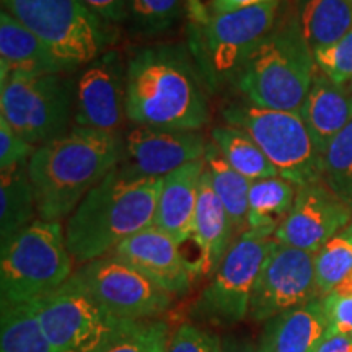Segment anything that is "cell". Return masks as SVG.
<instances>
[{"label": "cell", "instance_id": "1", "mask_svg": "<svg viewBox=\"0 0 352 352\" xmlns=\"http://www.w3.org/2000/svg\"><path fill=\"white\" fill-rule=\"evenodd\" d=\"M126 113L135 126L201 131L209 124L206 87L183 44H148L127 57Z\"/></svg>", "mask_w": 352, "mask_h": 352}, {"label": "cell", "instance_id": "2", "mask_svg": "<svg viewBox=\"0 0 352 352\" xmlns=\"http://www.w3.org/2000/svg\"><path fill=\"white\" fill-rule=\"evenodd\" d=\"M124 132L80 126L39 145L28 162L38 217L46 222L70 217L83 197L124 160Z\"/></svg>", "mask_w": 352, "mask_h": 352}, {"label": "cell", "instance_id": "3", "mask_svg": "<svg viewBox=\"0 0 352 352\" xmlns=\"http://www.w3.org/2000/svg\"><path fill=\"white\" fill-rule=\"evenodd\" d=\"M162 178H145L124 162L83 197L65 226L74 261L108 256L118 245L153 226Z\"/></svg>", "mask_w": 352, "mask_h": 352}, {"label": "cell", "instance_id": "4", "mask_svg": "<svg viewBox=\"0 0 352 352\" xmlns=\"http://www.w3.org/2000/svg\"><path fill=\"white\" fill-rule=\"evenodd\" d=\"M316 72L314 51L294 16L274 28L250 52L235 72L236 88L261 108L300 114Z\"/></svg>", "mask_w": 352, "mask_h": 352}, {"label": "cell", "instance_id": "5", "mask_svg": "<svg viewBox=\"0 0 352 352\" xmlns=\"http://www.w3.org/2000/svg\"><path fill=\"white\" fill-rule=\"evenodd\" d=\"M2 10L36 34L67 74L113 50L118 38L114 25L85 0H2Z\"/></svg>", "mask_w": 352, "mask_h": 352}, {"label": "cell", "instance_id": "6", "mask_svg": "<svg viewBox=\"0 0 352 352\" xmlns=\"http://www.w3.org/2000/svg\"><path fill=\"white\" fill-rule=\"evenodd\" d=\"M65 228L60 222L34 220L2 243L0 307H16L41 300L72 276Z\"/></svg>", "mask_w": 352, "mask_h": 352}, {"label": "cell", "instance_id": "7", "mask_svg": "<svg viewBox=\"0 0 352 352\" xmlns=\"http://www.w3.org/2000/svg\"><path fill=\"white\" fill-rule=\"evenodd\" d=\"M227 124L252 138L276 166L280 178L297 188L321 179V157L302 116L250 103H233L223 109Z\"/></svg>", "mask_w": 352, "mask_h": 352}, {"label": "cell", "instance_id": "8", "mask_svg": "<svg viewBox=\"0 0 352 352\" xmlns=\"http://www.w3.org/2000/svg\"><path fill=\"white\" fill-rule=\"evenodd\" d=\"M0 118L34 147L70 131L74 80L65 74L12 76L0 85Z\"/></svg>", "mask_w": 352, "mask_h": 352}, {"label": "cell", "instance_id": "9", "mask_svg": "<svg viewBox=\"0 0 352 352\" xmlns=\"http://www.w3.org/2000/svg\"><path fill=\"white\" fill-rule=\"evenodd\" d=\"M274 246V239L253 232L240 235L201 292L191 315L217 327H232L245 320L250 315L254 284Z\"/></svg>", "mask_w": 352, "mask_h": 352}, {"label": "cell", "instance_id": "10", "mask_svg": "<svg viewBox=\"0 0 352 352\" xmlns=\"http://www.w3.org/2000/svg\"><path fill=\"white\" fill-rule=\"evenodd\" d=\"M33 303L56 352H95L122 321L104 311L76 272L59 289Z\"/></svg>", "mask_w": 352, "mask_h": 352}, {"label": "cell", "instance_id": "11", "mask_svg": "<svg viewBox=\"0 0 352 352\" xmlns=\"http://www.w3.org/2000/svg\"><path fill=\"white\" fill-rule=\"evenodd\" d=\"M76 274L104 311L118 320H155L171 305L173 296L113 254L83 264Z\"/></svg>", "mask_w": 352, "mask_h": 352}, {"label": "cell", "instance_id": "12", "mask_svg": "<svg viewBox=\"0 0 352 352\" xmlns=\"http://www.w3.org/2000/svg\"><path fill=\"white\" fill-rule=\"evenodd\" d=\"M320 297L315 274V253L276 241L254 284L250 316L267 321Z\"/></svg>", "mask_w": 352, "mask_h": 352}, {"label": "cell", "instance_id": "13", "mask_svg": "<svg viewBox=\"0 0 352 352\" xmlns=\"http://www.w3.org/2000/svg\"><path fill=\"white\" fill-rule=\"evenodd\" d=\"M127 60L109 50L80 69L74 80V126L121 132L126 113Z\"/></svg>", "mask_w": 352, "mask_h": 352}, {"label": "cell", "instance_id": "14", "mask_svg": "<svg viewBox=\"0 0 352 352\" xmlns=\"http://www.w3.org/2000/svg\"><path fill=\"white\" fill-rule=\"evenodd\" d=\"M279 0L245 10L214 13L204 26V50L215 74L235 76L254 46L274 28Z\"/></svg>", "mask_w": 352, "mask_h": 352}, {"label": "cell", "instance_id": "15", "mask_svg": "<svg viewBox=\"0 0 352 352\" xmlns=\"http://www.w3.org/2000/svg\"><path fill=\"white\" fill-rule=\"evenodd\" d=\"M351 222L352 209L320 179L297 189L292 209L272 239L303 252L316 253Z\"/></svg>", "mask_w": 352, "mask_h": 352}, {"label": "cell", "instance_id": "16", "mask_svg": "<svg viewBox=\"0 0 352 352\" xmlns=\"http://www.w3.org/2000/svg\"><path fill=\"white\" fill-rule=\"evenodd\" d=\"M124 164L145 178H165L171 171L204 158L208 142L199 131L132 126L124 132Z\"/></svg>", "mask_w": 352, "mask_h": 352}, {"label": "cell", "instance_id": "17", "mask_svg": "<svg viewBox=\"0 0 352 352\" xmlns=\"http://www.w3.org/2000/svg\"><path fill=\"white\" fill-rule=\"evenodd\" d=\"M113 256L129 263L170 296H183L197 276L182 245L155 227H147L114 248Z\"/></svg>", "mask_w": 352, "mask_h": 352}, {"label": "cell", "instance_id": "18", "mask_svg": "<svg viewBox=\"0 0 352 352\" xmlns=\"http://www.w3.org/2000/svg\"><path fill=\"white\" fill-rule=\"evenodd\" d=\"M204 170L206 160L201 158L162 178L153 227L165 232L179 245L191 240L199 182Z\"/></svg>", "mask_w": 352, "mask_h": 352}, {"label": "cell", "instance_id": "19", "mask_svg": "<svg viewBox=\"0 0 352 352\" xmlns=\"http://www.w3.org/2000/svg\"><path fill=\"white\" fill-rule=\"evenodd\" d=\"M233 236L235 233L232 222L226 208L215 195L206 166L199 182V195L191 233V241L197 248V259L195 261L197 276H214L233 243Z\"/></svg>", "mask_w": 352, "mask_h": 352}, {"label": "cell", "instance_id": "20", "mask_svg": "<svg viewBox=\"0 0 352 352\" xmlns=\"http://www.w3.org/2000/svg\"><path fill=\"white\" fill-rule=\"evenodd\" d=\"M300 116L321 157L331 140L352 121V85H338L316 70Z\"/></svg>", "mask_w": 352, "mask_h": 352}, {"label": "cell", "instance_id": "21", "mask_svg": "<svg viewBox=\"0 0 352 352\" xmlns=\"http://www.w3.org/2000/svg\"><path fill=\"white\" fill-rule=\"evenodd\" d=\"M67 74L57 57L33 32L0 12V85L12 76Z\"/></svg>", "mask_w": 352, "mask_h": 352}, {"label": "cell", "instance_id": "22", "mask_svg": "<svg viewBox=\"0 0 352 352\" xmlns=\"http://www.w3.org/2000/svg\"><path fill=\"white\" fill-rule=\"evenodd\" d=\"M328 321L321 298L266 321L259 352H315L327 336Z\"/></svg>", "mask_w": 352, "mask_h": 352}, {"label": "cell", "instance_id": "23", "mask_svg": "<svg viewBox=\"0 0 352 352\" xmlns=\"http://www.w3.org/2000/svg\"><path fill=\"white\" fill-rule=\"evenodd\" d=\"M298 28L311 51L331 46L352 30L351 0H297L294 12Z\"/></svg>", "mask_w": 352, "mask_h": 352}, {"label": "cell", "instance_id": "24", "mask_svg": "<svg viewBox=\"0 0 352 352\" xmlns=\"http://www.w3.org/2000/svg\"><path fill=\"white\" fill-rule=\"evenodd\" d=\"M297 186L280 176L254 179L248 196V227L246 232L272 239L287 217L297 196Z\"/></svg>", "mask_w": 352, "mask_h": 352}, {"label": "cell", "instance_id": "25", "mask_svg": "<svg viewBox=\"0 0 352 352\" xmlns=\"http://www.w3.org/2000/svg\"><path fill=\"white\" fill-rule=\"evenodd\" d=\"M38 215L28 164L0 170V241L6 243L33 223Z\"/></svg>", "mask_w": 352, "mask_h": 352}, {"label": "cell", "instance_id": "26", "mask_svg": "<svg viewBox=\"0 0 352 352\" xmlns=\"http://www.w3.org/2000/svg\"><path fill=\"white\" fill-rule=\"evenodd\" d=\"M204 160L215 195L226 208L233 233L239 239L248 227V196L252 179L232 168L212 142L208 144Z\"/></svg>", "mask_w": 352, "mask_h": 352}, {"label": "cell", "instance_id": "27", "mask_svg": "<svg viewBox=\"0 0 352 352\" xmlns=\"http://www.w3.org/2000/svg\"><path fill=\"white\" fill-rule=\"evenodd\" d=\"M212 142L228 165L248 179H261L279 176L276 166L264 155L256 142L239 127L223 124L215 126L210 131Z\"/></svg>", "mask_w": 352, "mask_h": 352}, {"label": "cell", "instance_id": "28", "mask_svg": "<svg viewBox=\"0 0 352 352\" xmlns=\"http://www.w3.org/2000/svg\"><path fill=\"white\" fill-rule=\"evenodd\" d=\"M0 352H56L39 324L33 302L2 308Z\"/></svg>", "mask_w": 352, "mask_h": 352}, {"label": "cell", "instance_id": "29", "mask_svg": "<svg viewBox=\"0 0 352 352\" xmlns=\"http://www.w3.org/2000/svg\"><path fill=\"white\" fill-rule=\"evenodd\" d=\"M170 328L162 320H122L95 352H166Z\"/></svg>", "mask_w": 352, "mask_h": 352}, {"label": "cell", "instance_id": "30", "mask_svg": "<svg viewBox=\"0 0 352 352\" xmlns=\"http://www.w3.org/2000/svg\"><path fill=\"white\" fill-rule=\"evenodd\" d=\"M183 13V0H127L126 25L139 39H153L170 32Z\"/></svg>", "mask_w": 352, "mask_h": 352}, {"label": "cell", "instance_id": "31", "mask_svg": "<svg viewBox=\"0 0 352 352\" xmlns=\"http://www.w3.org/2000/svg\"><path fill=\"white\" fill-rule=\"evenodd\" d=\"M352 272V222L315 253V274L320 297L336 287Z\"/></svg>", "mask_w": 352, "mask_h": 352}, {"label": "cell", "instance_id": "32", "mask_svg": "<svg viewBox=\"0 0 352 352\" xmlns=\"http://www.w3.org/2000/svg\"><path fill=\"white\" fill-rule=\"evenodd\" d=\"M321 182L352 209V121L321 155Z\"/></svg>", "mask_w": 352, "mask_h": 352}, {"label": "cell", "instance_id": "33", "mask_svg": "<svg viewBox=\"0 0 352 352\" xmlns=\"http://www.w3.org/2000/svg\"><path fill=\"white\" fill-rule=\"evenodd\" d=\"M316 70L338 85H352V30L331 46L314 52Z\"/></svg>", "mask_w": 352, "mask_h": 352}, {"label": "cell", "instance_id": "34", "mask_svg": "<svg viewBox=\"0 0 352 352\" xmlns=\"http://www.w3.org/2000/svg\"><path fill=\"white\" fill-rule=\"evenodd\" d=\"M166 352H222V342L208 329L186 323L171 334Z\"/></svg>", "mask_w": 352, "mask_h": 352}, {"label": "cell", "instance_id": "35", "mask_svg": "<svg viewBox=\"0 0 352 352\" xmlns=\"http://www.w3.org/2000/svg\"><path fill=\"white\" fill-rule=\"evenodd\" d=\"M34 151L36 147L33 144L26 142L3 118H0V170L28 164Z\"/></svg>", "mask_w": 352, "mask_h": 352}, {"label": "cell", "instance_id": "36", "mask_svg": "<svg viewBox=\"0 0 352 352\" xmlns=\"http://www.w3.org/2000/svg\"><path fill=\"white\" fill-rule=\"evenodd\" d=\"M321 303L328 321V333L352 336V296L329 292L321 298Z\"/></svg>", "mask_w": 352, "mask_h": 352}, {"label": "cell", "instance_id": "37", "mask_svg": "<svg viewBox=\"0 0 352 352\" xmlns=\"http://www.w3.org/2000/svg\"><path fill=\"white\" fill-rule=\"evenodd\" d=\"M87 6L111 25L126 23L127 0H85Z\"/></svg>", "mask_w": 352, "mask_h": 352}, {"label": "cell", "instance_id": "38", "mask_svg": "<svg viewBox=\"0 0 352 352\" xmlns=\"http://www.w3.org/2000/svg\"><path fill=\"white\" fill-rule=\"evenodd\" d=\"M315 352H352V336L349 334L327 333Z\"/></svg>", "mask_w": 352, "mask_h": 352}, {"label": "cell", "instance_id": "39", "mask_svg": "<svg viewBox=\"0 0 352 352\" xmlns=\"http://www.w3.org/2000/svg\"><path fill=\"white\" fill-rule=\"evenodd\" d=\"M270 2H274V0H210V8H212L214 13H228Z\"/></svg>", "mask_w": 352, "mask_h": 352}, {"label": "cell", "instance_id": "40", "mask_svg": "<svg viewBox=\"0 0 352 352\" xmlns=\"http://www.w3.org/2000/svg\"><path fill=\"white\" fill-rule=\"evenodd\" d=\"M222 352H259L258 349H254V347H250V346H245V344H241V346H239V347H235V349H226V347L222 346Z\"/></svg>", "mask_w": 352, "mask_h": 352}, {"label": "cell", "instance_id": "41", "mask_svg": "<svg viewBox=\"0 0 352 352\" xmlns=\"http://www.w3.org/2000/svg\"><path fill=\"white\" fill-rule=\"evenodd\" d=\"M351 2H352V0H351Z\"/></svg>", "mask_w": 352, "mask_h": 352}]
</instances>
